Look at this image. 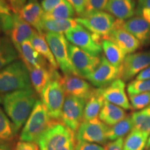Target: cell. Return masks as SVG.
<instances>
[{"label": "cell", "mask_w": 150, "mask_h": 150, "mask_svg": "<svg viewBox=\"0 0 150 150\" xmlns=\"http://www.w3.org/2000/svg\"><path fill=\"white\" fill-rule=\"evenodd\" d=\"M33 88L5 94L2 103L6 114L18 131L27 122L38 99Z\"/></svg>", "instance_id": "1"}, {"label": "cell", "mask_w": 150, "mask_h": 150, "mask_svg": "<svg viewBox=\"0 0 150 150\" xmlns=\"http://www.w3.org/2000/svg\"><path fill=\"white\" fill-rule=\"evenodd\" d=\"M99 89L105 101L120 106L125 110L132 108L126 93L125 82L122 79L118 78L106 87Z\"/></svg>", "instance_id": "15"}, {"label": "cell", "mask_w": 150, "mask_h": 150, "mask_svg": "<svg viewBox=\"0 0 150 150\" xmlns=\"http://www.w3.org/2000/svg\"><path fill=\"white\" fill-rule=\"evenodd\" d=\"M68 51L72 66L78 76L81 78L86 79L100 63L101 57L90 55L70 43L69 44Z\"/></svg>", "instance_id": "11"}, {"label": "cell", "mask_w": 150, "mask_h": 150, "mask_svg": "<svg viewBox=\"0 0 150 150\" xmlns=\"http://www.w3.org/2000/svg\"><path fill=\"white\" fill-rule=\"evenodd\" d=\"M2 99H3V97H1V95H0V104L2 103Z\"/></svg>", "instance_id": "48"}, {"label": "cell", "mask_w": 150, "mask_h": 150, "mask_svg": "<svg viewBox=\"0 0 150 150\" xmlns=\"http://www.w3.org/2000/svg\"><path fill=\"white\" fill-rule=\"evenodd\" d=\"M29 74L32 88L39 95L50 81L61 76L58 70L54 69L51 65L33 67L29 70Z\"/></svg>", "instance_id": "19"}, {"label": "cell", "mask_w": 150, "mask_h": 150, "mask_svg": "<svg viewBox=\"0 0 150 150\" xmlns=\"http://www.w3.org/2000/svg\"><path fill=\"white\" fill-rule=\"evenodd\" d=\"M37 143L40 150H74L76 135L62 122L54 120Z\"/></svg>", "instance_id": "2"}, {"label": "cell", "mask_w": 150, "mask_h": 150, "mask_svg": "<svg viewBox=\"0 0 150 150\" xmlns=\"http://www.w3.org/2000/svg\"><path fill=\"white\" fill-rule=\"evenodd\" d=\"M86 100L79 97L66 95L61 113V122L69 129L77 131L83 122Z\"/></svg>", "instance_id": "9"}, {"label": "cell", "mask_w": 150, "mask_h": 150, "mask_svg": "<svg viewBox=\"0 0 150 150\" xmlns=\"http://www.w3.org/2000/svg\"><path fill=\"white\" fill-rule=\"evenodd\" d=\"M44 11L37 0H27L20 11V18L24 20L39 33L42 31V24L44 17Z\"/></svg>", "instance_id": "18"}, {"label": "cell", "mask_w": 150, "mask_h": 150, "mask_svg": "<svg viewBox=\"0 0 150 150\" xmlns=\"http://www.w3.org/2000/svg\"><path fill=\"white\" fill-rule=\"evenodd\" d=\"M136 79L137 80L150 79V65L137 75Z\"/></svg>", "instance_id": "45"}, {"label": "cell", "mask_w": 150, "mask_h": 150, "mask_svg": "<svg viewBox=\"0 0 150 150\" xmlns=\"http://www.w3.org/2000/svg\"><path fill=\"white\" fill-rule=\"evenodd\" d=\"M61 83L66 95L76 97L86 101L95 90L88 82L76 75H63L61 78Z\"/></svg>", "instance_id": "16"}, {"label": "cell", "mask_w": 150, "mask_h": 150, "mask_svg": "<svg viewBox=\"0 0 150 150\" xmlns=\"http://www.w3.org/2000/svg\"><path fill=\"white\" fill-rule=\"evenodd\" d=\"M0 150H13L8 142L0 140Z\"/></svg>", "instance_id": "46"}, {"label": "cell", "mask_w": 150, "mask_h": 150, "mask_svg": "<svg viewBox=\"0 0 150 150\" xmlns=\"http://www.w3.org/2000/svg\"><path fill=\"white\" fill-rule=\"evenodd\" d=\"M65 36L70 44L93 56H99L102 52V39L91 33L81 25L68 31Z\"/></svg>", "instance_id": "8"}, {"label": "cell", "mask_w": 150, "mask_h": 150, "mask_svg": "<svg viewBox=\"0 0 150 150\" xmlns=\"http://www.w3.org/2000/svg\"><path fill=\"white\" fill-rule=\"evenodd\" d=\"M6 1L10 6L13 13L19 14L27 0H6Z\"/></svg>", "instance_id": "41"}, {"label": "cell", "mask_w": 150, "mask_h": 150, "mask_svg": "<svg viewBox=\"0 0 150 150\" xmlns=\"http://www.w3.org/2000/svg\"><path fill=\"white\" fill-rule=\"evenodd\" d=\"M131 117L134 129L150 134V105L143 109L133 112Z\"/></svg>", "instance_id": "33"}, {"label": "cell", "mask_w": 150, "mask_h": 150, "mask_svg": "<svg viewBox=\"0 0 150 150\" xmlns=\"http://www.w3.org/2000/svg\"><path fill=\"white\" fill-rule=\"evenodd\" d=\"M72 5L75 13L78 16H81L85 13L88 0H67Z\"/></svg>", "instance_id": "38"}, {"label": "cell", "mask_w": 150, "mask_h": 150, "mask_svg": "<svg viewBox=\"0 0 150 150\" xmlns=\"http://www.w3.org/2000/svg\"><path fill=\"white\" fill-rule=\"evenodd\" d=\"M76 20L80 25L102 40L111 32L116 20L111 15L102 11L83 14Z\"/></svg>", "instance_id": "6"}, {"label": "cell", "mask_w": 150, "mask_h": 150, "mask_svg": "<svg viewBox=\"0 0 150 150\" xmlns=\"http://www.w3.org/2000/svg\"><path fill=\"white\" fill-rule=\"evenodd\" d=\"M129 101L134 109H143L150 105V92L129 95Z\"/></svg>", "instance_id": "35"}, {"label": "cell", "mask_w": 150, "mask_h": 150, "mask_svg": "<svg viewBox=\"0 0 150 150\" xmlns=\"http://www.w3.org/2000/svg\"><path fill=\"white\" fill-rule=\"evenodd\" d=\"M108 1V0H88L85 13L83 14L105 10Z\"/></svg>", "instance_id": "37"}, {"label": "cell", "mask_w": 150, "mask_h": 150, "mask_svg": "<svg viewBox=\"0 0 150 150\" xmlns=\"http://www.w3.org/2000/svg\"><path fill=\"white\" fill-rule=\"evenodd\" d=\"M18 133L13 123L0 107V140L10 142Z\"/></svg>", "instance_id": "32"}, {"label": "cell", "mask_w": 150, "mask_h": 150, "mask_svg": "<svg viewBox=\"0 0 150 150\" xmlns=\"http://www.w3.org/2000/svg\"><path fill=\"white\" fill-rule=\"evenodd\" d=\"M19 53L8 38H0V70L3 69L19 58Z\"/></svg>", "instance_id": "28"}, {"label": "cell", "mask_w": 150, "mask_h": 150, "mask_svg": "<svg viewBox=\"0 0 150 150\" xmlns=\"http://www.w3.org/2000/svg\"><path fill=\"white\" fill-rule=\"evenodd\" d=\"M63 0H42L41 6L45 13H47L55 8Z\"/></svg>", "instance_id": "40"}, {"label": "cell", "mask_w": 150, "mask_h": 150, "mask_svg": "<svg viewBox=\"0 0 150 150\" xmlns=\"http://www.w3.org/2000/svg\"><path fill=\"white\" fill-rule=\"evenodd\" d=\"M18 52L22 61L27 65L29 70L33 67L50 65L35 50L30 40H27L22 43L18 49Z\"/></svg>", "instance_id": "22"}, {"label": "cell", "mask_w": 150, "mask_h": 150, "mask_svg": "<svg viewBox=\"0 0 150 150\" xmlns=\"http://www.w3.org/2000/svg\"><path fill=\"white\" fill-rule=\"evenodd\" d=\"M136 14L150 23V0H138Z\"/></svg>", "instance_id": "36"}, {"label": "cell", "mask_w": 150, "mask_h": 150, "mask_svg": "<svg viewBox=\"0 0 150 150\" xmlns=\"http://www.w3.org/2000/svg\"><path fill=\"white\" fill-rule=\"evenodd\" d=\"M149 137L148 133L134 128L124 142L123 150H144Z\"/></svg>", "instance_id": "29"}, {"label": "cell", "mask_w": 150, "mask_h": 150, "mask_svg": "<svg viewBox=\"0 0 150 150\" xmlns=\"http://www.w3.org/2000/svg\"><path fill=\"white\" fill-rule=\"evenodd\" d=\"M122 22L123 20L116 19L114 28L106 38L117 45L126 54H132L139 49L141 43L134 35L122 27Z\"/></svg>", "instance_id": "14"}, {"label": "cell", "mask_w": 150, "mask_h": 150, "mask_svg": "<svg viewBox=\"0 0 150 150\" xmlns=\"http://www.w3.org/2000/svg\"><path fill=\"white\" fill-rule=\"evenodd\" d=\"M30 41L35 50L38 52V54L43 59H45L49 64L53 67L54 69L58 70L59 66L52 54L51 49L49 46L47 41L45 37V35H43V33H39L37 31Z\"/></svg>", "instance_id": "26"}, {"label": "cell", "mask_w": 150, "mask_h": 150, "mask_svg": "<svg viewBox=\"0 0 150 150\" xmlns=\"http://www.w3.org/2000/svg\"><path fill=\"white\" fill-rule=\"evenodd\" d=\"M124 142V138H119L113 141H110L106 144L104 150H123Z\"/></svg>", "instance_id": "43"}, {"label": "cell", "mask_w": 150, "mask_h": 150, "mask_svg": "<svg viewBox=\"0 0 150 150\" xmlns=\"http://www.w3.org/2000/svg\"><path fill=\"white\" fill-rule=\"evenodd\" d=\"M12 10L6 0H0V15H12Z\"/></svg>", "instance_id": "44"}, {"label": "cell", "mask_w": 150, "mask_h": 150, "mask_svg": "<svg viewBox=\"0 0 150 150\" xmlns=\"http://www.w3.org/2000/svg\"><path fill=\"white\" fill-rule=\"evenodd\" d=\"M150 92V79L133 80L127 85V93L129 95L149 93Z\"/></svg>", "instance_id": "34"}, {"label": "cell", "mask_w": 150, "mask_h": 150, "mask_svg": "<svg viewBox=\"0 0 150 150\" xmlns=\"http://www.w3.org/2000/svg\"><path fill=\"white\" fill-rule=\"evenodd\" d=\"M36 32V30L22 20L20 15L13 13V24L8 35L17 51L24 42L31 40Z\"/></svg>", "instance_id": "17"}, {"label": "cell", "mask_w": 150, "mask_h": 150, "mask_svg": "<svg viewBox=\"0 0 150 150\" xmlns=\"http://www.w3.org/2000/svg\"><path fill=\"white\" fill-rule=\"evenodd\" d=\"M104 102L105 100L101 94L100 89L94 90L91 96L86 101L83 121H89L99 117V112L104 106Z\"/></svg>", "instance_id": "24"}, {"label": "cell", "mask_w": 150, "mask_h": 150, "mask_svg": "<svg viewBox=\"0 0 150 150\" xmlns=\"http://www.w3.org/2000/svg\"><path fill=\"white\" fill-rule=\"evenodd\" d=\"M108 127L99 117L89 121H83L76 131V138L77 141L103 145L108 141L106 134Z\"/></svg>", "instance_id": "10"}, {"label": "cell", "mask_w": 150, "mask_h": 150, "mask_svg": "<svg viewBox=\"0 0 150 150\" xmlns=\"http://www.w3.org/2000/svg\"><path fill=\"white\" fill-rule=\"evenodd\" d=\"M126 117L125 109L107 101L104 102L99 115V120L108 127L113 126Z\"/></svg>", "instance_id": "23"}, {"label": "cell", "mask_w": 150, "mask_h": 150, "mask_svg": "<svg viewBox=\"0 0 150 150\" xmlns=\"http://www.w3.org/2000/svg\"><path fill=\"white\" fill-rule=\"evenodd\" d=\"M146 148H147V149H149V148H150V136L149 137V138H148L147 143V146H146Z\"/></svg>", "instance_id": "47"}, {"label": "cell", "mask_w": 150, "mask_h": 150, "mask_svg": "<svg viewBox=\"0 0 150 150\" xmlns=\"http://www.w3.org/2000/svg\"><path fill=\"white\" fill-rule=\"evenodd\" d=\"M105 10L117 20H129L136 14L134 0H108Z\"/></svg>", "instance_id": "21"}, {"label": "cell", "mask_w": 150, "mask_h": 150, "mask_svg": "<svg viewBox=\"0 0 150 150\" xmlns=\"http://www.w3.org/2000/svg\"><path fill=\"white\" fill-rule=\"evenodd\" d=\"M150 65V51L127 54L120 67V78L131 79Z\"/></svg>", "instance_id": "12"}, {"label": "cell", "mask_w": 150, "mask_h": 150, "mask_svg": "<svg viewBox=\"0 0 150 150\" xmlns=\"http://www.w3.org/2000/svg\"><path fill=\"white\" fill-rule=\"evenodd\" d=\"M45 37L55 58L58 66L63 74L78 76L70 61L68 51L70 42L67 41L65 35L62 33H45Z\"/></svg>", "instance_id": "7"}, {"label": "cell", "mask_w": 150, "mask_h": 150, "mask_svg": "<svg viewBox=\"0 0 150 150\" xmlns=\"http://www.w3.org/2000/svg\"><path fill=\"white\" fill-rule=\"evenodd\" d=\"M61 78L54 79L47 83L40 93L41 101L50 117L54 120L61 119L66 94L61 83Z\"/></svg>", "instance_id": "5"}, {"label": "cell", "mask_w": 150, "mask_h": 150, "mask_svg": "<svg viewBox=\"0 0 150 150\" xmlns=\"http://www.w3.org/2000/svg\"><path fill=\"white\" fill-rule=\"evenodd\" d=\"M31 88L29 70L22 60H17L0 70V94Z\"/></svg>", "instance_id": "3"}, {"label": "cell", "mask_w": 150, "mask_h": 150, "mask_svg": "<svg viewBox=\"0 0 150 150\" xmlns=\"http://www.w3.org/2000/svg\"><path fill=\"white\" fill-rule=\"evenodd\" d=\"M79 24L76 18L67 20H43L42 31L45 33H56L65 34L70 30L78 27Z\"/></svg>", "instance_id": "25"}, {"label": "cell", "mask_w": 150, "mask_h": 150, "mask_svg": "<svg viewBox=\"0 0 150 150\" xmlns=\"http://www.w3.org/2000/svg\"><path fill=\"white\" fill-rule=\"evenodd\" d=\"M75 13L72 5L67 0H63L52 11L45 13L43 20H67L73 18Z\"/></svg>", "instance_id": "31"}, {"label": "cell", "mask_w": 150, "mask_h": 150, "mask_svg": "<svg viewBox=\"0 0 150 150\" xmlns=\"http://www.w3.org/2000/svg\"><path fill=\"white\" fill-rule=\"evenodd\" d=\"M1 30V19H0V31Z\"/></svg>", "instance_id": "49"}, {"label": "cell", "mask_w": 150, "mask_h": 150, "mask_svg": "<svg viewBox=\"0 0 150 150\" xmlns=\"http://www.w3.org/2000/svg\"><path fill=\"white\" fill-rule=\"evenodd\" d=\"M134 128V123L131 116H127L122 120L113 125L112 127H108L107 134L108 140L113 141L119 138H123L132 131Z\"/></svg>", "instance_id": "30"}, {"label": "cell", "mask_w": 150, "mask_h": 150, "mask_svg": "<svg viewBox=\"0 0 150 150\" xmlns=\"http://www.w3.org/2000/svg\"><path fill=\"white\" fill-rule=\"evenodd\" d=\"M74 150H104V147L97 143L77 141V143L75 145Z\"/></svg>", "instance_id": "39"}, {"label": "cell", "mask_w": 150, "mask_h": 150, "mask_svg": "<svg viewBox=\"0 0 150 150\" xmlns=\"http://www.w3.org/2000/svg\"><path fill=\"white\" fill-rule=\"evenodd\" d=\"M122 27L140 41L141 45L150 42V23L140 16L123 21Z\"/></svg>", "instance_id": "20"}, {"label": "cell", "mask_w": 150, "mask_h": 150, "mask_svg": "<svg viewBox=\"0 0 150 150\" xmlns=\"http://www.w3.org/2000/svg\"><path fill=\"white\" fill-rule=\"evenodd\" d=\"M15 150H40L38 145L35 142L20 141L16 144Z\"/></svg>", "instance_id": "42"}, {"label": "cell", "mask_w": 150, "mask_h": 150, "mask_svg": "<svg viewBox=\"0 0 150 150\" xmlns=\"http://www.w3.org/2000/svg\"><path fill=\"white\" fill-rule=\"evenodd\" d=\"M53 120H54L50 117L42 101L38 99L24 124L20 136V140L37 142Z\"/></svg>", "instance_id": "4"}, {"label": "cell", "mask_w": 150, "mask_h": 150, "mask_svg": "<svg viewBox=\"0 0 150 150\" xmlns=\"http://www.w3.org/2000/svg\"><path fill=\"white\" fill-rule=\"evenodd\" d=\"M101 44L105 58L108 61L114 66L120 67L127 54L117 45L108 39H103Z\"/></svg>", "instance_id": "27"}, {"label": "cell", "mask_w": 150, "mask_h": 150, "mask_svg": "<svg viewBox=\"0 0 150 150\" xmlns=\"http://www.w3.org/2000/svg\"><path fill=\"white\" fill-rule=\"evenodd\" d=\"M120 67L112 65L104 56H102L100 63L86 79L97 88H103L120 78Z\"/></svg>", "instance_id": "13"}]
</instances>
